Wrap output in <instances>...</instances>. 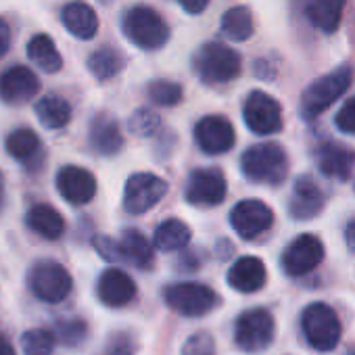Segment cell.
Instances as JSON below:
<instances>
[{
	"label": "cell",
	"mask_w": 355,
	"mask_h": 355,
	"mask_svg": "<svg viewBox=\"0 0 355 355\" xmlns=\"http://www.w3.org/2000/svg\"><path fill=\"white\" fill-rule=\"evenodd\" d=\"M243 173L251 182L278 187L284 182L288 173V159L280 144L276 142H261L245 150L243 159Z\"/></svg>",
	"instance_id": "1"
},
{
	"label": "cell",
	"mask_w": 355,
	"mask_h": 355,
	"mask_svg": "<svg viewBox=\"0 0 355 355\" xmlns=\"http://www.w3.org/2000/svg\"><path fill=\"white\" fill-rule=\"evenodd\" d=\"M123 34L142 51H157L169 40L165 19L150 7H134L123 15Z\"/></svg>",
	"instance_id": "2"
},
{
	"label": "cell",
	"mask_w": 355,
	"mask_h": 355,
	"mask_svg": "<svg viewBox=\"0 0 355 355\" xmlns=\"http://www.w3.org/2000/svg\"><path fill=\"white\" fill-rule=\"evenodd\" d=\"M351 67L340 65L334 71L315 80L301 96V115L305 119H313L324 113L336 98L345 94V90L351 86Z\"/></svg>",
	"instance_id": "3"
},
{
	"label": "cell",
	"mask_w": 355,
	"mask_h": 355,
	"mask_svg": "<svg viewBox=\"0 0 355 355\" xmlns=\"http://www.w3.org/2000/svg\"><path fill=\"white\" fill-rule=\"evenodd\" d=\"M163 299L175 313L187 318H199L218 307V293L201 282H178L163 291Z\"/></svg>",
	"instance_id": "4"
},
{
	"label": "cell",
	"mask_w": 355,
	"mask_h": 355,
	"mask_svg": "<svg viewBox=\"0 0 355 355\" xmlns=\"http://www.w3.org/2000/svg\"><path fill=\"white\" fill-rule=\"evenodd\" d=\"M28 286L34 297L46 303H61L71 293L73 280L65 266L53 259H44L32 266L28 274Z\"/></svg>",
	"instance_id": "5"
},
{
	"label": "cell",
	"mask_w": 355,
	"mask_h": 355,
	"mask_svg": "<svg viewBox=\"0 0 355 355\" xmlns=\"http://www.w3.org/2000/svg\"><path fill=\"white\" fill-rule=\"evenodd\" d=\"M241 55L220 42H209L197 57V71L205 84H226L241 76Z\"/></svg>",
	"instance_id": "6"
},
{
	"label": "cell",
	"mask_w": 355,
	"mask_h": 355,
	"mask_svg": "<svg viewBox=\"0 0 355 355\" xmlns=\"http://www.w3.org/2000/svg\"><path fill=\"white\" fill-rule=\"evenodd\" d=\"M301 328L309 345L318 351H332L340 338V324L332 307L326 303H311L301 315Z\"/></svg>",
	"instance_id": "7"
},
{
	"label": "cell",
	"mask_w": 355,
	"mask_h": 355,
	"mask_svg": "<svg viewBox=\"0 0 355 355\" xmlns=\"http://www.w3.org/2000/svg\"><path fill=\"white\" fill-rule=\"evenodd\" d=\"M167 195V182L163 178L140 171L130 175L123 191V209L130 216H140L150 211L163 197Z\"/></svg>",
	"instance_id": "8"
},
{
	"label": "cell",
	"mask_w": 355,
	"mask_h": 355,
	"mask_svg": "<svg viewBox=\"0 0 355 355\" xmlns=\"http://www.w3.org/2000/svg\"><path fill=\"white\" fill-rule=\"evenodd\" d=\"M274 338V318L266 309H249L236 320L234 340L247 353L266 349Z\"/></svg>",
	"instance_id": "9"
},
{
	"label": "cell",
	"mask_w": 355,
	"mask_h": 355,
	"mask_svg": "<svg viewBox=\"0 0 355 355\" xmlns=\"http://www.w3.org/2000/svg\"><path fill=\"white\" fill-rule=\"evenodd\" d=\"M243 117L245 123L251 132L259 134V136H270L280 132L282 128V109L276 103V98H272L270 94L261 92V90H253L243 107Z\"/></svg>",
	"instance_id": "10"
},
{
	"label": "cell",
	"mask_w": 355,
	"mask_h": 355,
	"mask_svg": "<svg viewBox=\"0 0 355 355\" xmlns=\"http://www.w3.org/2000/svg\"><path fill=\"white\" fill-rule=\"evenodd\" d=\"M226 197V178L218 167L195 169L187 184V201L193 207H216Z\"/></svg>",
	"instance_id": "11"
},
{
	"label": "cell",
	"mask_w": 355,
	"mask_h": 355,
	"mask_svg": "<svg viewBox=\"0 0 355 355\" xmlns=\"http://www.w3.org/2000/svg\"><path fill=\"white\" fill-rule=\"evenodd\" d=\"M230 224H232L234 232L241 239L253 241V239H257L259 234H263L266 230L272 228L274 214L263 201L245 199V201L236 203V207L230 211Z\"/></svg>",
	"instance_id": "12"
},
{
	"label": "cell",
	"mask_w": 355,
	"mask_h": 355,
	"mask_svg": "<svg viewBox=\"0 0 355 355\" xmlns=\"http://www.w3.org/2000/svg\"><path fill=\"white\" fill-rule=\"evenodd\" d=\"M324 257V245L313 234L297 236L282 253V270L288 276H305L318 268Z\"/></svg>",
	"instance_id": "13"
},
{
	"label": "cell",
	"mask_w": 355,
	"mask_h": 355,
	"mask_svg": "<svg viewBox=\"0 0 355 355\" xmlns=\"http://www.w3.org/2000/svg\"><path fill=\"white\" fill-rule=\"evenodd\" d=\"M195 140L199 144V148L207 155H222L228 153L234 142H236V134L232 123L222 117V115H207L203 117L197 128H195Z\"/></svg>",
	"instance_id": "14"
},
{
	"label": "cell",
	"mask_w": 355,
	"mask_h": 355,
	"mask_svg": "<svg viewBox=\"0 0 355 355\" xmlns=\"http://www.w3.org/2000/svg\"><path fill=\"white\" fill-rule=\"evenodd\" d=\"M57 189L67 203L86 205L96 195V178L80 165H65L57 173Z\"/></svg>",
	"instance_id": "15"
},
{
	"label": "cell",
	"mask_w": 355,
	"mask_h": 355,
	"mask_svg": "<svg viewBox=\"0 0 355 355\" xmlns=\"http://www.w3.org/2000/svg\"><path fill=\"white\" fill-rule=\"evenodd\" d=\"M40 92L38 76L24 65H15L0 76V98L7 105H24Z\"/></svg>",
	"instance_id": "16"
},
{
	"label": "cell",
	"mask_w": 355,
	"mask_h": 355,
	"mask_svg": "<svg viewBox=\"0 0 355 355\" xmlns=\"http://www.w3.org/2000/svg\"><path fill=\"white\" fill-rule=\"evenodd\" d=\"M322 209H324V193L320 191V187L309 175H301L295 182L293 197L288 203L291 218H295L299 222H307V220L315 218Z\"/></svg>",
	"instance_id": "17"
},
{
	"label": "cell",
	"mask_w": 355,
	"mask_h": 355,
	"mask_svg": "<svg viewBox=\"0 0 355 355\" xmlns=\"http://www.w3.org/2000/svg\"><path fill=\"white\" fill-rule=\"evenodd\" d=\"M315 163L324 175L334 180H347L355 167V150L338 142H322L315 148Z\"/></svg>",
	"instance_id": "18"
},
{
	"label": "cell",
	"mask_w": 355,
	"mask_h": 355,
	"mask_svg": "<svg viewBox=\"0 0 355 355\" xmlns=\"http://www.w3.org/2000/svg\"><path fill=\"white\" fill-rule=\"evenodd\" d=\"M98 299L107 307H125L136 297V284L119 268H109L98 278Z\"/></svg>",
	"instance_id": "19"
},
{
	"label": "cell",
	"mask_w": 355,
	"mask_h": 355,
	"mask_svg": "<svg viewBox=\"0 0 355 355\" xmlns=\"http://www.w3.org/2000/svg\"><path fill=\"white\" fill-rule=\"evenodd\" d=\"M266 266L257 257H241L228 270V284L239 293H257L266 284Z\"/></svg>",
	"instance_id": "20"
},
{
	"label": "cell",
	"mask_w": 355,
	"mask_h": 355,
	"mask_svg": "<svg viewBox=\"0 0 355 355\" xmlns=\"http://www.w3.org/2000/svg\"><path fill=\"white\" fill-rule=\"evenodd\" d=\"M90 144L98 155L113 157L123 148V136L119 123L111 115H96L90 125Z\"/></svg>",
	"instance_id": "21"
},
{
	"label": "cell",
	"mask_w": 355,
	"mask_h": 355,
	"mask_svg": "<svg viewBox=\"0 0 355 355\" xmlns=\"http://www.w3.org/2000/svg\"><path fill=\"white\" fill-rule=\"evenodd\" d=\"M61 21L65 30L80 40H92L98 32V17L92 11V7H88L86 3L65 5L61 13Z\"/></svg>",
	"instance_id": "22"
},
{
	"label": "cell",
	"mask_w": 355,
	"mask_h": 355,
	"mask_svg": "<svg viewBox=\"0 0 355 355\" xmlns=\"http://www.w3.org/2000/svg\"><path fill=\"white\" fill-rule=\"evenodd\" d=\"M119 245V253L121 259L140 268V270H148L155 263V253H153V245L148 243V239L138 232V230H123L121 241H117Z\"/></svg>",
	"instance_id": "23"
},
{
	"label": "cell",
	"mask_w": 355,
	"mask_h": 355,
	"mask_svg": "<svg viewBox=\"0 0 355 355\" xmlns=\"http://www.w3.org/2000/svg\"><path fill=\"white\" fill-rule=\"evenodd\" d=\"M345 3L347 0H307L305 15L320 32L332 34L340 26Z\"/></svg>",
	"instance_id": "24"
},
{
	"label": "cell",
	"mask_w": 355,
	"mask_h": 355,
	"mask_svg": "<svg viewBox=\"0 0 355 355\" xmlns=\"http://www.w3.org/2000/svg\"><path fill=\"white\" fill-rule=\"evenodd\" d=\"M26 222H28V226H30L36 234H40V236H44V239H49V241H57V239H61L63 232H65V220H63V216H61L55 207L44 205V203L34 205V207L28 211Z\"/></svg>",
	"instance_id": "25"
},
{
	"label": "cell",
	"mask_w": 355,
	"mask_h": 355,
	"mask_svg": "<svg viewBox=\"0 0 355 355\" xmlns=\"http://www.w3.org/2000/svg\"><path fill=\"white\" fill-rule=\"evenodd\" d=\"M191 236H193V232L182 220L171 218L157 226V230L153 234V243L159 251L171 253V251H180V249L189 247Z\"/></svg>",
	"instance_id": "26"
},
{
	"label": "cell",
	"mask_w": 355,
	"mask_h": 355,
	"mask_svg": "<svg viewBox=\"0 0 355 355\" xmlns=\"http://www.w3.org/2000/svg\"><path fill=\"white\" fill-rule=\"evenodd\" d=\"M28 57H30V61H34L46 73H57L63 67V59H61L55 42L46 34H38V36H34L30 40Z\"/></svg>",
	"instance_id": "27"
},
{
	"label": "cell",
	"mask_w": 355,
	"mask_h": 355,
	"mask_svg": "<svg viewBox=\"0 0 355 355\" xmlns=\"http://www.w3.org/2000/svg\"><path fill=\"white\" fill-rule=\"evenodd\" d=\"M36 115L49 130H61L71 119V107L61 96H44L36 103Z\"/></svg>",
	"instance_id": "28"
},
{
	"label": "cell",
	"mask_w": 355,
	"mask_h": 355,
	"mask_svg": "<svg viewBox=\"0 0 355 355\" xmlns=\"http://www.w3.org/2000/svg\"><path fill=\"white\" fill-rule=\"evenodd\" d=\"M125 65V59L119 51L111 49V46H103L98 51H94L88 59V69L90 73L101 80V82H107L111 78H115Z\"/></svg>",
	"instance_id": "29"
},
{
	"label": "cell",
	"mask_w": 355,
	"mask_h": 355,
	"mask_svg": "<svg viewBox=\"0 0 355 355\" xmlns=\"http://www.w3.org/2000/svg\"><path fill=\"white\" fill-rule=\"evenodd\" d=\"M253 15L247 7H232L222 17V32L234 42H245L253 36Z\"/></svg>",
	"instance_id": "30"
},
{
	"label": "cell",
	"mask_w": 355,
	"mask_h": 355,
	"mask_svg": "<svg viewBox=\"0 0 355 355\" xmlns=\"http://www.w3.org/2000/svg\"><path fill=\"white\" fill-rule=\"evenodd\" d=\"M42 148V142L38 138V134L30 128H19L15 132L9 134L7 138V150L13 159L17 161H32Z\"/></svg>",
	"instance_id": "31"
},
{
	"label": "cell",
	"mask_w": 355,
	"mask_h": 355,
	"mask_svg": "<svg viewBox=\"0 0 355 355\" xmlns=\"http://www.w3.org/2000/svg\"><path fill=\"white\" fill-rule=\"evenodd\" d=\"M55 334L44 328H34L24 332L21 336V349L26 355H51L55 349Z\"/></svg>",
	"instance_id": "32"
},
{
	"label": "cell",
	"mask_w": 355,
	"mask_h": 355,
	"mask_svg": "<svg viewBox=\"0 0 355 355\" xmlns=\"http://www.w3.org/2000/svg\"><path fill=\"white\" fill-rule=\"evenodd\" d=\"M182 86L169 80H157L148 86V98L159 107H175L182 101Z\"/></svg>",
	"instance_id": "33"
},
{
	"label": "cell",
	"mask_w": 355,
	"mask_h": 355,
	"mask_svg": "<svg viewBox=\"0 0 355 355\" xmlns=\"http://www.w3.org/2000/svg\"><path fill=\"white\" fill-rule=\"evenodd\" d=\"M159 125H161V117L153 109H138L128 119V130L134 136H140V138L153 136L159 130Z\"/></svg>",
	"instance_id": "34"
},
{
	"label": "cell",
	"mask_w": 355,
	"mask_h": 355,
	"mask_svg": "<svg viewBox=\"0 0 355 355\" xmlns=\"http://www.w3.org/2000/svg\"><path fill=\"white\" fill-rule=\"evenodd\" d=\"M55 338H59L63 345H80L86 336V324L82 320H63L55 328Z\"/></svg>",
	"instance_id": "35"
},
{
	"label": "cell",
	"mask_w": 355,
	"mask_h": 355,
	"mask_svg": "<svg viewBox=\"0 0 355 355\" xmlns=\"http://www.w3.org/2000/svg\"><path fill=\"white\" fill-rule=\"evenodd\" d=\"M214 351H216V345H214V338L207 332L193 334L187 340L184 349H182L184 355H214Z\"/></svg>",
	"instance_id": "36"
},
{
	"label": "cell",
	"mask_w": 355,
	"mask_h": 355,
	"mask_svg": "<svg viewBox=\"0 0 355 355\" xmlns=\"http://www.w3.org/2000/svg\"><path fill=\"white\" fill-rule=\"evenodd\" d=\"M336 128L345 134H355V96L349 98L334 117Z\"/></svg>",
	"instance_id": "37"
},
{
	"label": "cell",
	"mask_w": 355,
	"mask_h": 355,
	"mask_svg": "<svg viewBox=\"0 0 355 355\" xmlns=\"http://www.w3.org/2000/svg\"><path fill=\"white\" fill-rule=\"evenodd\" d=\"M94 247L98 251V255L107 261H119L121 253H119V245L117 241L109 239V236H96L94 239Z\"/></svg>",
	"instance_id": "38"
},
{
	"label": "cell",
	"mask_w": 355,
	"mask_h": 355,
	"mask_svg": "<svg viewBox=\"0 0 355 355\" xmlns=\"http://www.w3.org/2000/svg\"><path fill=\"white\" fill-rule=\"evenodd\" d=\"M103 355H134V347L130 338L125 336H115L103 351Z\"/></svg>",
	"instance_id": "39"
},
{
	"label": "cell",
	"mask_w": 355,
	"mask_h": 355,
	"mask_svg": "<svg viewBox=\"0 0 355 355\" xmlns=\"http://www.w3.org/2000/svg\"><path fill=\"white\" fill-rule=\"evenodd\" d=\"M178 3H180V7H182L187 13H191V15H201V13L209 7L211 0H178Z\"/></svg>",
	"instance_id": "40"
},
{
	"label": "cell",
	"mask_w": 355,
	"mask_h": 355,
	"mask_svg": "<svg viewBox=\"0 0 355 355\" xmlns=\"http://www.w3.org/2000/svg\"><path fill=\"white\" fill-rule=\"evenodd\" d=\"M11 44V30L5 19H0V59H3Z\"/></svg>",
	"instance_id": "41"
},
{
	"label": "cell",
	"mask_w": 355,
	"mask_h": 355,
	"mask_svg": "<svg viewBox=\"0 0 355 355\" xmlns=\"http://www.w3.org/2000/svg\"><path fill=\"white\" fill-rule=\"evenodd\" d=\"M345 241H347L349 251L355 253V220L347 226V230H345Z\"/></svg>",
	"instance_id": "42"
},
{
	"label": "cell",
	"mask_w": 355,
	"mask_h": 355,
	"mask_svg": "<svg viewBox=\"0 0 355 355\" xmlns=\"http://www.w3.org/2000/svg\"><path fill=\"white\" fill-rule=\"evenodd\" d=\"M0 355H17L15 347L11 345V340L3 332H0Z\"/></svg>",
	"instance_id": "43"
},
{
	"label": "cell",
	"mask_w": 355,
	"mask_h": 355,
	"mask_svg": "<svg viewBox=\"0 0 355 355\" xmlns=\"http://www.w3.org/2000/svg\"><path fill=\"white\" fill-rule=\"evenodd\" d=\"M3 184H5L3 182V173H0V197H3Z\"/></svg>",
	"instance_id": "44"
},
{
	"label": "cell",
	"mask_w": 355,
	"mask_h": 355,
	"mask_svg": "<svg viewBox=\"0 0 355 355\" xmlns=\"http://www.w3.org/2000/svg\"><path fill=\"white\" fill-rule=\"evenodd\" d=\"M351 355H355V351H353V353H351Z\"/></svg>",
	"instance_id": "45"
}]
</instances>
